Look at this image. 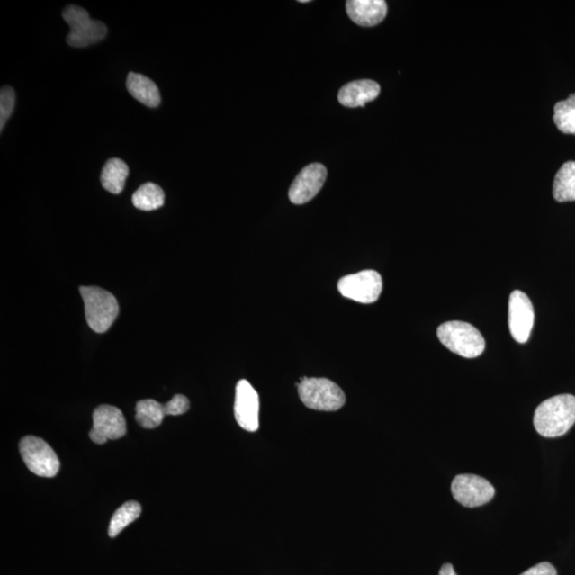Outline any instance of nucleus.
Masks as SVG:
<instances>
[{"instance_id":"nucleus-2","label":"nucleus","mask_w":575,"mask_h":575,"mask_svg":"<svg viewBox=\"0 0 575 575\" xmlns=\"http://www.w3.org/2000/svg\"><path fill=\"white\" fill-rule=\"evenodd\" d=\"M86 322L93 332L103 334L112 328L118 318L120 307L112 293L100 287H80Z\"/></svg>"},{"instance_id":"nucleus-10","label":"nucleus","mask_w":575,"mask_h":575,"mask_svg":"<svg viewBox=\"0 0 575 575\" xmlns=\"http://www.w3.org/2000/svg\"><path fill=\"white\" fill-rule=\"evenodd\" d=\"M535 313L528 296L515 290L509 296V330L513 338L519 344H526L530 338Z\"/></svg>"},{"instance_id":"nucleus-8","label":"nucleus","mask_w":575,"mask_h":575,"mask_svg":"<svg viewBox=\"0 0 575 575\" xmlns=\"http://www.w3.org/2000/svg\"><path fill=\"white\" fill-rule=\"evenodd\" d=\"M453 497L466 508H479L490 502L495 497V488L481 476L457 475L452 481Z\"/></svg>"},{"instance_id":"nucleus-17","label":"nucleus","mask_w":575,"mask_h":575,"mask_svg":"<svg viewBox=\"0 0 575 575\" xmlns=\"http://www.w3.org/2000/svg\"><path fill=\"white\" fill-rule=\"evenodd\" d=\"M553 196L557 202L575 201V161L563 164L553 183Z\"/></svg>"},{"instance_id":"nucleus-18","label":"nucleus","mask_w":575,"mask_h":575,"mask_svg":"<svg viewBox=\"0 0 575 575\" xmlns=\"http://www.w3.org/2000/svg\"><path fill=\"white\" fill-rule=\"evenodd\" d=\"M132 204L143 211H156L165 204V192L156 184H144L132 195Z\"/></svg>"},{"instance_id":"nucleus-24","label":"nucleus","mask_w":575,"mask_h":575,"mask_svg":"<svg viewBox=\"0 0 575 575\" xmlns=\"http://www.w3.org/2000/svg\"><path fill=\"white\" fill-rule=\"evenodd\" d=\"M520 575H557L556 569L549 562H540L538 565L527 569Z\"/></svg>"},{"instance_id":"nucleus-20","label":"nucleus","mask_w":575,"mask_h":575,"mask_svg":"<svg viewBox=\"0 0 575 575\" xmlns=\"http://www.w3.org/2000/svg\"><path fill=\"white\" fill-rule=\"evenodd\" d=\"M142 513L140 503L136 501L126 502L115 510L109 525V536L114 538L124 530L127 526L135 522Z\"/></svg>"},{"instance_id":"nucleus-1","label":"nucleus","mask_w":575,"mask_h":575,"mask_svg":"<svg viewBox=\"0 0 575 575\" xmlns=\"http://www.w3.org/2000/svg\"><path fill=\"white\" fill-rule=\"evenodd\" d=\"M575 423V397L561 394L545 400L534 415V427L547 438L565 435Z\"/></svg>"},{"instance_id":"nucleus-9","label":"nucleus","mask_w":575,"mask_h":575,"mask_svg":"<svg viewBox=\"0 0 575 575\" xmlns=\"http://www.w3.org/2000/svg\"><path fill=\"white\" fill-rule=\"evenodd\" d=\"M126 420L118 408L112 405H101L93 412V427L90 438L96 445L106 444L108 440L124 437Z\"/></svg>"},{"instance_id":"nucleus-22","label":"nucleus","mask_w":575,"mask_h":575,"mask_svg":"<svg viewBox=\"0 0 575 575\" xmlns=\"http://www.w3.org/2000/svg\"><path fill=\"white\" fill-rule=\"evenodd\" d=\"M15 106V92L11 86H3L0 91V130L7 124Z\"/></svg>"},{"instance_id":"nucleus-19","label":"nucleus","mask_w":575,"mask_h":575,"mask_svg":"<svg viewBox=\"0 0 575 575\" xmlns=\"http://www.w3.org/2000/svg\"><path fill=\"white\" fill-rule=\"evenodd\" d=\"M165 404L148 399L142 400L136 406V420L144 428L153 429L160 427L166 417Z\"/></svg>"},{"instance_id":"nucleus-5","label":"nucleus","mask_w":575,"mask_h":575,"mask_svg":"<svg viewBox=\"0 0 575 575\" xmlns=\"http://www.w3.org/2000/svg\"><path fill=\"white\" fill-rule=\"evenodd\" d=\"M62 16L71 28L67 42L72 48H86L101 42L107 36V26L101 21L90 19L89 13L77 5H68Z\"/></svg>"},{"instance_id":"nucleus-16","label":"nucleus","mask_w":575,"mask_h":575,"mask_svg":"<svg viewBox=\"0 0 575 575\" xmlns=\"http://www.w3.org/2000/svg\"><path fill=\"white\" fill-rule=\"evenodd\" d=\"M128 174H130V168H128L126 162L119 158L108 160L101 175L103 189L110 193L120 194L125 188Z\"/></svg>"},{"instance_id":"nucleus-4","label":"nucleus","mask_w":575,"mask_h":575,"mask_svg":"<svg viewBox=\"0 0 575 575\" xmlns=\"http://www.w3.org/2000/svg\"><path fill=\"white\" fill-rule=\"evenodd\" d=\"M299 396L308 409L319 411L339 410L346 404L342 389L328 379L304 377L298 382Z\"/></svg>"},{"instance_id":"nucleus-11","label":"nucleus","mask_w":575,"mask_h":575,"mask_svg":"<svg viewBox=\"0 0 575 575\" xmlns=\"http://www.w3.org/2000/svg\"><path fill=\"white\" fill-rule=\"evenodd\" d=\"M327 176V167L322 165L312 164L305 166L290 187V201L295 205L306 204L321 191Z\"/></svg>"},{"instance_id":"nucleus-3","label":"nucleus","mask_w":575,"mask_h":575,"mask_svg":"<svg viewBox=\"0 0 575 575\" xmlns=\"http://www.w3.org/2000/svg\"><path fill=\"white\" fill-rule=\"evenodd\" d=\"M438 338L447 350L464 358H475L485 351L486 342L483 335L473 325L450 321L440 325Z\"/></svg>"},{"instance_id":"nucleus-7","label":"nucleus","mask_w":575,"mask_h":575,"mask_svg":"<svg viewBox=\"0 0 575 575\" xmlns=\"http://www.w3.org/2000/svg\"><path fill=\"white\" fill-rule=\"evenodd\" d=\"M338 290L346 299L362 304H372L379 300L382 292V276L373 270L362 271L342 277L338 283Z\"/></svg>"},{"instance_id":"nucleus-14","label":"nucleus","mask_w":575,"mask_h":575,"mask_svg":"<svg viewBox=\"0 0 575 575\" xmlns=\"http://www.w3.org/2000/svg\"><path fill=\"white\" fill-rule=\"evenodd\" d=\"M381 86L373 80H357L342 86L338 100L347 108L364 107L379 97Z\"/></svg>"},{"instance_id":"nucleus-13","label":"nucleus","mask_w":575,"mask_h":575,"mask_svg":"<svg viewBox=\"0 0 575 575\" xmlns=\"http://www.w3.org/2000/svg\"><path fill=\"white\" fill-rule=\"evenodd\" d=\"M350 19L363 27L379 25L387 15V4L383 0H348L346 4Z\"/></svg>"},{"instance_id":"nucleus-21","label":"nucleus","mask_w":575,"mask_h":575,"mask_svg":"<svg viewBox=\"0 0 575 575\" xmlns=\"http://www.w3.org/2000/svg\"><path fill=\"white\" fill-rule=\"evenodd\" d=\"M553 120L560 131L575 135V94L555 104Z\"/></svg>"},{"instance_id":"nucleus-26","label":"nucleus","mask_w":575,"mask_h":575,"mask_svg":"<svg viewBox=\"0 0 575 575\" xmlns=\"http://www.w3.org/2000/svg\"><path fill=\"white\" fill-rule=\"evenodd\" d=\"M300 3H301V4H307V3H310V0H301V2H300Z\"/></svg>"},{"instance_id":"nucleus-12","label":"nucleus","mask_w":575,"mask_h":575,"mask_svg":"<svg viewBox=\"0 0 575 575\" xmlns=\"http://www.w3.org/2000/svg\"><path fill=\"white\" fill-rule=\"evenodd\" d=\"M259 396L247 380L238 382L236 388L235 417L238 424L247 432L259 428Z\"/></svg>"},{"instance_id":"nucleus-23","label":"nucleus","mask_w":575,"mask_h":575,"mask_svg":"<svg viewBox=\"0 0 575 575\" xmlns=\"http://www.w3.org/2000/svg\"><path fill=\"white\" fill-rule=\"evenodd\" d=\"M190 409V402L187 397L183 394H176L175 397L165 404L166 416H180L185 414Z\"/></svg>"},{"instance_id":"nucleus-15","label":"nucleus","mask_w":575,"mask_h":575,"mask_svg":"<svg viewBox=\"0 0 575 575\" xmlns=\"http://www.w3.org/2000/svg\"><path fill=\"white\" fill-rule=\"evenodd\" d=\"M126 86L130 95L145 106L149 108L159 106L161 103L160 92L152 79L141 74L130 73Z\"/></svg>"},{"instance_id":"nucleus-6","label":"nucleus","mask_w":575,"mask_h":575,"mask_svg":"<svg viewBox=\"0 0 575 575\" xmlns=\"http://www.w3.org/2000/svg\"><path fill=\"white\" fill-rule=\"evenodd\" d=\"M20 452L27 468L42 478H54L59 472L60 462L51 446L36 436H26L20 443Z\"/></svg>"},{"instance_id":"nucleus-25","label":"nucleus","mask_w":575,"mask_h":575,"mask_svg":"<svg viewBox=\"0 0 575 575\" xmlns=\"http://www.w3.org/2000/svg\"><path fill=\"white\" fill-rule=\"evenodd\" d=\"M439 575H457L454 568L451 565V563H445L443 567H441Z\"/></svg>"}]
</instances>
